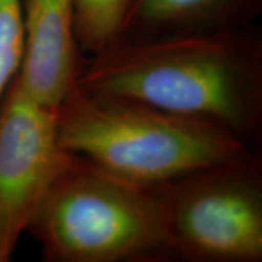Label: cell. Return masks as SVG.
<instances>
[{"instance_id":"10","label":"cell","mask_w":262,"mask_h":262,"mask_svg":"<svg viewBox=\"0 0 262 262\" xmlns=\"http://www.w3.org/2000/svg\"><path fill=\"white\" fill-rule=\"evenodd\" d=\"M9 259L6 258V255L3 252V249H2V245H0V262H8Z\"/></svg>"},{"instance_id":"8","label":"cell","mask_w":262,"mask_h":262,"mask_svg":"<svg viewBox=\"0 0 262 262\" xmlns=\"http://www.w3.org/2000/svg\"><path fill=\"white\" fill-rule=\"evenodd\" d=\"M131 0H75L76 37L82 54L92 57L117 42Z\"/></svg>"},{"instance_id":"7","label":"cell","mask_w":262,"mask_h":262,"mask_svg":"<svg viewBox=\"0 0 262 262\" xmlns=\"http://www.w3.org/2000/svg\"><path fill=\"white\" fill-rule=\"evenodd\" d=\"M261 12L262 0H131L117 42L241 28Z\"/></svg>"},{"instance_id":"2","label":"cell","mask_w":262,"mask_h":262,"mask_svg":"<svg viewBox=\"0 0 262 262\" xmlns=\"http://www.w3.org/2000/svg\"><path fill=\"white\" fill-rule=\"evenodd\" d=\"M56 122L67 151L146 185L168 184L253 149L211 122L77 84L58 105Z\"/></svg>"},{"instance_id":"3","label":"cell","mask_w":262,"mask_h":262,"mask_svg":"<svg viewBox=\"0 0 262 262\" xmlns=\"http://www.w3.org/2000/svg\"><path fill=\"white\" fill-rule=\"evenodd\" d=\"M28 233L47 262L175 261L163 185L122 178L77 155Z\"/></svg>"},{"instance_id":"5","label":"cell","mask_w":262,"mask_h":262,"mask_svg":"<svg viewBox=\"0 0 262 262\" xmlns=\"http://www.w3.org/2000/svg\"><path fill=\"white\" fill-rule=\"evenodd\" d=\"M75 156L58 141L56 110L27 94L15 76L0 102V245L9 261Z\"/></svg>"},{"instance_id":"1","label":"cell","mask_w":262,"mask_h":262,"mask_svg":"<svg viewBox=\"0 0 262 262\" xmlns=\"http://www.w3.org/2000/svg\"><path fill=\"white\" fill-rule=\"evenodd\" d=\"M76 84L262 140V32L241 28L118 41L83 60Z\"/></svg>"},{"instance_id":"4","label":"cell","mask_w":262,"mask_h":262,"mask_svg":"<svg viewBox=\"0 0 262 262\" xmlns=\"http://www.w3.org/2000/svg\"><path fill=\"white\" fill-rule=\"evenodd\" d=\"M175 261H262L258 149L163 184Z\"/></svg>"},{"instance_id":"6","label":"cell","mask_w":262,"mask_h":262,"mask_svg":"<svg viewBox=\"0 0 262 262\" xmlns=\"http://www.w3.org/2000/svg\"><path fill=\"white\" fill-rule=\"evenodd\" d=\"M24 54L18 80L35 101L57 110L83 64L75 0H20Z\"/></svg>"},{"instance_id":"9","label":"cell","mask_w":262,"mask_h":262,"mask_svg":"<svg viewBox=\"0 0 262 262\" xmlns=\"http://www.w3.org/2000/svg\"><path fill=\"white\" fill-rule=\"evenodd\" d=\"M24 54L20 0H0V102L18 75Z\"/></svg>"}]
</instances>
